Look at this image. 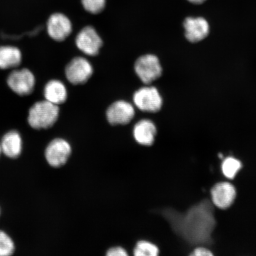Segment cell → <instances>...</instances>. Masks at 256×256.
Returning a JSON list of instances; mask_svg holds the SVG:
<instances>
[{
	"label": "cell",
	"instance_id": "cell-7",
	"mask_svg": "<svg viewBox=\"0 0 256 256\" xmlns=\"http://www.w3.org/2000/svg\"><path fill=\"white\" fill-rule=\"evenodd\" d=\"M72 152V146L68 142L62 138H56L48 144L44 156L48 164L58 168L68 162Z\"/></svg>",
	"mask_w": 256,
	"mask_h": 256
},
{
	"label": "cell",
	"instance_id": "cell-11",
	"mask_svg": "<svg viewBox=\"0 0 256 256\" xmlns=\"http://www.w3.org/2000/svg\"><path fill=\"white\" fill-rule=\"evenodd\" d=\"M136 111L129 102L119 100L114 102L106 111V118L112 126H124L130 122L135 116Z\"/></svg>",
	"mask_w": 256,
	"mask_h": 256
},
{
	"label": "cell",
	"instance_id": "cell-9",
	"mask_svg": "<svg viewBox=\"0 0 256 256\" xmlns=\"http://www.w3.org/2000/svg\"><path fill=\"white\" fill-rule=\"evenodd\" d=\"M184 35L191 43H198L206 40L210 33V26L202 17H188L184 22Z\"/></svg>",
	"mask_w": 256,
	"mask_h": 256
},
{
	"label": "cell",
	"instance_id": "cell-17",
	"mask_svg": "<svg viewBox=\"0 0 256 256\" xmlns=\"http://www.w3.org/2000/svg\"><path fill=\"white\" fill-rule=\"evenodd\" d=\"M242 168L241 162L232 156L224 160L222 166V174L230 179L234 178Z\"/></svg>",
	"mask_w": 256,
	"mask_h": 256
},
{
	"label": "cell",
	"instance_id": "cell-8",
	"mask_svg": "<svg viewBox=\"0 0 256 256\" xmlns=\"http://www.w3.org/2000/svg\"><path fill=\"white\" fill-rule=\"evenodd\" d=\"M76 44L86 55L94 56L98 55L103 46V40L95 28L88 26L79 32L76 38Z\"/></svg>",
	"mask_w": 256,
	"mask_h": 256
},
{
	"label": "cell",
	"instance_id": "cell-18",
	"mask_svg": "<svg viewBox=\"0 0 256 256\" xmlns=\"http://www.w3.org/2000/svg\"><path fill=\"white\" fill-rule=\"evenodd\" d=\"M134 254L136 256H156L159 254V250L152 242L140 241L137 243Z\"/></svg>",
	"mask_w": 256,
	"mask_h": 256
},
{
	"label": "cell",
	"instance_id": "cell-20",
	"mask_svg": "<svg viewBox=\"0 0 256 256\" xmlns=\"http://www.w3.org/2000/svg\"><path fill=\"white\" fill-rule=\"evenodd\" d=\"M82 4L85 10L90 14H97L104 11L106 0H82Z\"/></svg>",
	"mask_w": 256,
	"mask_h": 256
},
{
	"label": "cell",
	"instance_id": "cell-4",
	"mask_svg": "<svg viewBox=\"0 0 256 256\" xmlns=\"http://www.w3.org/2000/svg\"><path fill=\"white\" fill-rule=\"evenodd\" d=\"M134 104L140 110L156 113L162 110L163 100L158 90L153 86H145L134 94Z\"/></svg>",
	"mask_w": 256,
	"mask_h": 256
},
{
	"label": "cell",
	"instance_id": "cell-22",
	"mask_svg": "<svg viewBox=\"0 0 256 256\" xmlns=\"http://www.w3.org/2000/svg\"><path fill=\"white\" fill-rule=\"evenodd\" d=\"M192 255L194 256H213V254L209 249L200 247L195 249Z\"/></svg>",
	"mask_w": 256,
	"mask_h": 256
},
{
	"label": "cell",
	"instance_id": "cell-10",
	"mask_svg": "<svg viewBox=\"0 0 256 256\" xmlns=\"http://www.w3.org/2000/svg\"><path fill=\"white\" fill-rule=\"evenodd\" d=\"M72 26L71 20L62 12L50 15L47 22V31L49 36L57 42L66 40L72 34Z\"/></svg>",
	"mask_w": 256,
	"mask_h": 256
},
{
	"label": "cell",
	"instance_id": "cell-16",
	"mask_svg": "<svg viewBox=\"0 0 256 256\" xmlns=\"http://www.w3.org/2000/svg\"><path fill=\"white\" fill-rule=\"evenodd\" d=\"M21 51L12 46H0V69L14 68L22 62Z\"/></svg>",
	"mask_w": 256,
	"mask_h": 256
},
{
	"label": "cell",
	"instance_id": "cell-15",
	"mask_svg": "<svg viewBox=\"0 0 256 256\" xmlns=\"http://www.w3.org/2000/svg\"><path fill=\"white\" fill-rule=\"evenodd\" d=\"M44 94L46 100L56 105L62 104L67 99L66 86L60 80H50L44 88Z\"/></svg>",
	"mask_w": 256,
	"mask_h": 256
},
{
	"label": "cell",
	"instance_id": "cell-25",
	"mask_svg": "<svg viewBox=\"0 0 256 256\" xmlns=\"http://www.w3.org/2000/svg\"><path fill=\"white\" fill-rule=\"evenodd\" d=\"M0 212H1V211H0Z\"/></svg>",
	"mask_w": 256,
	"mask_h": 256
},
{
	"label": "cell",
	"instance_id": "cell-13",
	"mask_svg": "<svg viewBox=\"0 0 256 256\" xmlns=\"http://www.w3.org/2000/svg\"><path fill=\"white\" fill-rule=\"evenodd\" d=\"M133 133L138 143L144 146H150L154 142L156 128L152 120H142L134 126Z\"/></svg>",
	"mask_w": 256,
	"mask_h": 256
},
{
	"label": "cell",
	"instance_id": "cell-12",
	"mask_svg": "<svg viewBox=\"0 0 256 256\" xmlns=\"http://www.w3.org/2000/svg\"><path fill=\"white\" fill-rule=\"evenodd\" d=\"M236 195V188L228 182L217 184L211 190L212 203L220 209H226L231 206Z\"/></svg>",
	"mask_w": 256,
	"mask_h": 256
},
{
	"label": "cell",
	"instance_id": "cell-3",
	"mask_svg": "<svg viewBox=\"0 0 256 256\" xmlns=\"http://www.w3.org/2000/svg\"><path fill=\"white\" fill-rule=\"evenodd\" d=\"M134 70L140 81L146 85L161 78L162 73L158 58L153 54H146L139 57L134 65Z\"/></svg>",
	"mask_w": 256,
	"mask_h": 256
},
{
	"label": "cell",
	"instance_id": "cell-23",
	"mask_svg": "<svg viewBox=\"0 0 256 256\" xmlns=\"http://www.w3.org/2000/svg\"><path fill=\"white\" fill-rule=\"evenodd\" d=\"M187 1L192 3V4L199 5L203 4L206 0H187Z\"/></svg>",
	"mask_w": 256,
	"mask_h": 256
},
{
	"label": "cell",
	"instance_id": "cell-6",
	"mask_svg": "<svg viewBox=\"0 0 256 256\" xmlns=\"http://www.w3.org/2000/svg\"><path fill=\"white\" fill-rule=\"evenodd\" d=\"M35 82L34 74L30 70H15L8 76V85L12 90L19 96L30 95L33 92Z\"/></svg>",
	"mask_w": 256,
	"mask_h": 256
},
{
	"label": "cell",
	"instance_id": "cell-1",
	"mask_svg": "<svg viewBox=\"0 0 256 256\" xmlns=\"http://www.w3.org/2000/svg\"><path fill=\"white\" fill-rule=\"evenodd\" d=\"M164 216L177 234L192 244H209L216 226L212 204L208 200L190 208L185 213L166 210Z\"/></svg>",
	"mask_w": 256,
	"mask_h": 256
},
{
	"label": "cell",
	"instance_id": "cell-24",
	"mask_svg": "<svg viewBox=\"0 0 256 256\" xmlns=\"http://www.w3.org/2000/svg\"><path fill=\"white\" fill-rule=\"evenodd\" d=\"M2 148H1V146H0V154H1L2 153Z\"/></svg>",
	"mask_w": 256,
	"mask_h": 256
},
{
	"label": "cell",
	"instance_id": "cell-21",
	"mask_svg": "<svg viewBox=\"0 0 256 256\" xmlns=\"http://www.w3.org/2000/svg\"><path fill=\"white\" fill-rule=\"evenodd\" d=\"M108 256H126L128 254L126 250L120 247L113 248L107 252Z\"/></svg>",
	"mask_w": 256,
	"mask_h": 256
},
{
	"label": "cell",
	"instance_id": "cell-2",
	"mask_svg": "<svg viewBox=\"0 0 256 256\" xmlns=\"http://www.w3.org/2000/svg\"><path fill=\"white\" fill-rule=\"evenodd\" d=\"M59 114L58 106L46 100L38 102L28 112V123L35 130L48 129L56 123Z\"/></svg>",
	"mask_w": 256,
	"mask_h": 256
},
{
	"label": "cell",
	"instance_id": "cell-14",
	"mask_svg": "<svg viewBox=\"0 0 256 256\" xmlns=\"http://www.w3.org/2000/svg\"><path fill=\"white\" fill-rule=\"evenodd\" d=\"M1 146L2 152L10 158H16L21 154L22 151V137L17 131L12 130L2 137Z\"/></svg>",
	"mask_w": 256,
	"mask_h": 256
},
{
	"label": "cell",
	"instance_id": "cell-19",
	"mask_svg": "<svg viewBox=\"0 0 256 256\" xmlns=\"http://www.w3.org/2000/svg\"><path fill=\"white\" fill-rule=\"evenodd\" d=\"M15 246L7 233L0 231V256H9L14 254Z\"/></svg>",
	"mask_w": 256,
	"mask_h": 256
},
{
	"label": "cell",
	"instance_id": "cell-5",
	"mask_svg": "<svg viewBox=\"0 0 256 256\" xmlns=\"http://www.w3.org/2000/svg\"><path fill=\"white\" fill-rule=\"evenodd\" d=\"M65 72L66 78L70 83L74 85L83 84L91 78L94 68L87 59L78 56L68 64Z\"/></svg>",
	"mask_w": 256,
	"mask_h": 256
}]
</instances>
